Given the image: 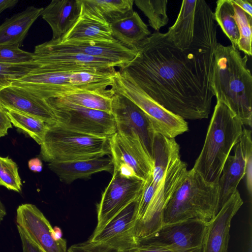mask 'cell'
<instances>
[{
  "label": "cell",
  "instance_id": "obj_1",
  "mask_svg": "<svg viewBox=\"0 0 252 252\" xmlns=\"http://www.w3.org/2000/svg\"><path fill=\"white\" fill-rule=\"evenodd\" d=\"M217 33L213 30L182 50L164 33L156 32L138 44L135 57L120 69L173 114L185 120L206 119L215 96L211 81Z\"/></svg>",
  "mask_w": 252,
  "mask_h": 252
},
{
  "label": "cell",
  "instance_id": "obj_2",
  "mask_svg": "<svg viewBox=\"0 0 252 252\" xmlns=\"http://www.w3.org/2000/svg\"><path fill=\"white\" fill-rule=\"evenodd\" d=\"M248 56L231 45L217 44L214 52L212 87L218 102L224 104L243 126L252 124V76Z\"/></svg>",
  "mask_w": 252,
  "mask_h": 252
},
{
  "label": "cell",
  "instance_id": "obj_3",
  "mask_svg": "<svg viewBox=\"0 0 252 252\" xmlns=\"http://www.w3.org/2000/svg\"><path fill=\"white\" fill-rule=\"evenodd\" d=\"M243 126L228 107L217 101L204 145L192 169L207 182L218 183L230 152L240 139Z\"/></svg>",
  "mask_w": 252,
  "mask_h": 252
},
{
  "label": "cell",
  "instance_id": "obj_4",
  "mask_svg": "<svg viewBox=\"0 0 252 252\" xmlns=\"http://www.w3.org/2000/svg\"><path fill=\"white\" fill-rule=\"evenodd\" d=\"M116 71L111 72L34 69L24 77L13 81L11 86L47 100L78 92L106 89L112 85Z\"/></svg>",
  "mask_w": 252,
  "mask_h": 252
},
{
  "label": "cell",
  "instance_id": "obj_5",
  "mask_svg": "<svg viewBox=\"0 0 252 252\" xmlns=\"http://www.w3.org/2000/svg\"><path fill=\"white\" fill-rule=\"evenodd\" d=\"M219 198L218 183L207 182L191 169L166 204L162 225L189 220L208 223L219 211Z\"/></svg>",
  "mask_w": 252,
  "mask_h": 252
},
{
  "label": "cell",
  "instance_id": "obj_6",
  "mask_svg": "<svg viewBox=\"0 0 252 252\" xmlns=\"http://www.w3.org/2000/svg\"><path fill=\"white\" fill-rule=\"evenodd\" d=\"M109 138L97 137L48 125L40 156L46 162L69 161L98 158L110 154Z\"/></svg>",
  "mask_w": 252,
  "mask_h": 252
},
{
  "label": "cell",
  "instance_id": "obj_7",
  "mask_svg": "<svg viewBox=\"0 0 252 252\" xmlns=\"http://www.w3.org/2000/svg\"><path fill=\"white\" fill-rule=\"evenodd\" d=\"M110 88L136 104L151 122L156 133L175 138L189 130L188 123L158 104L145 94L125 71H116Z\"/></svg>",
  "mask_w": 252,
  "mask_h": 252
},
{
  "label": "cell",
  "instance_id": "obj_8",
  "mask_svg": "<svg viewBox=\"0 0 252 252\" xmlns=\"http://www.w3.org/2000/svg\"><path fill=\"white\" fill-rule=\"evenodd\" d=\"M46 100L52 109L57 124L63 127L106 138H110L117 131L112 113L85 108L61 97Z\"/></svg>",
  "mask_w": 252,
  "mask_h": 252
},
{
  "label": "cell",
  "instance_id": "obj_9",
  "mask_svg": "<svg viewBox=\"0 0 252 252\" xmlns=\"http://www.w3.org/2000/svg\"><path fill=\"white\" fill-rule=\"evenodd\" d=\"M109 142L113 170L123 177L146 182L152 174L153 163L138 136L116 131Z\"/></svg>",
  "mask_w": 252,
  "mask_h": 252
},
{
  "label": "cell",
  "instance_id": "obj_10",
  "mask_svg": "<svg viewBox=\"0 0 252 252\" xmlns=\"http://www.w3.org/2000/svg\"><path fill=\"white\" fill-rule=\"evenodd\" d=\"M187 164L177 159L168 169L152 198L143 217L135 223L134 236L137 244L159 230L168 201L188 172Z\"/></svg>",
  "mask_w": 252,
  "mask_h": 252
},
{
  "label": "cell",
  "instance_id": "obj_11",
  "mask_svg": "<svg viewBox=\"0 0 252 252\" xmlns=\"http://www.w3.org/2000/svg\"><path fill=\"white\" fill-rule=\"evenodd\" d=\"M33 53L81 54L108 60L121 69L135 57L136 50L117 40L60 42L50 40L36 46Z\"/></svg>",
  "mask_w": 252,
  "mask_h": 252
},
{
  "label": "cell",
  "instance_id": "obj_12",
  "mask_svg": "<svg viewBox=\"0 0 252 252\" xmlns=\"http://www.w3.org/2000/svg\"><path fill=\"white\" fill-rule=\"evenodd\" d=\"M145 183L139 179L123 177L113 170L112 177L97 204V222L93 234L99 232L122 211L137 200Z\"/></svg>",
  "mask_w": 252,
  "mask_h": 252
},
{
  "label": "cell",
  "instance_id": "obj_13",
  "mask_svg": "<svg viewBox=\"0 0 252 252\" xmlns=\"http://www.w3.org/2000/svg\"><path fill=\"white\" fill-rule=\"evenodd\" d=\"M207 223L196 220L163 224L148 238L140 241L179 252H201Z\"/></svg>",
  "mask_w": 252,
  "mask_h": 252
},
{
  "label": "cell",
  "instance_id": "obj_14",
  "mask_svg": "<svg viewBox=\"0 0 252 252\" xmlns=\"http://www.w3.org/2000/svg\"><path fill=\"white\" fill-rule=\"evenodd\" d=\"M111 113L115 121L117 131L136 134L152 158L156 132L145 114L130 100L115 93L112 97Z\"/></svg>",
  "mask_w": 252,
  "mask_h": 252
},
{
  "label": "cell",
  "instance_id": "obj_15",
  "mask_svg": "<svg viewBox=\"0 0 252 252\" xmlns=\"http://www.w3.org/2000/svg\"><path fill=\"white\" fill-rule=\"evenodd\" d=\"M16 220L29 238L42 252H66V241L55 239L53 228L41 211L34 205L18 206Z\"/></svg>",
  "mask_w": 252,
  "mask_h": 252
},
{
  "label": "cell",
  "instance_id": "obj_16",
  "mask_svg": "<svg viewBox=\"0 0 252 252\" xmlns=\"http://www.w3.org/2000/svg\"><path fill=\"white\" fill-rule=\"evenodd\" d=\"M251 150L252 131L243 128L239 141L234 147V154L227 158L218 182L219 211L238 190L237 187L245 176L246 157Z\"/></svg>",
  "mask_w": 252,
  "mask_h": 252
},
{
  "label": "cell",
  "instance_id": "obj_17",
  "mask_svg": "<svg viewBox=\"0 0 252 252\" xmlns=\"http://www.w3.org/2000/svg\"><path fill=\"white\" fill-rule=\"evenodd\" d=\"M33 53V61L40 70H89L115 72L117 65L108 60L81 54Z\"/></svg>",
  "mask_w": 252,
  "mask_h": 252
},
{
  "label": "cell",
  "instance_id": "obj_18",
  "mask_svg": "<svg viewBox=\"0 0 252 252\" xmlns=\"http://www.w3.org/2000/svg\"><path fill=\"white\" fill-rule=\"evenodd\" d=\"M139 199V198H138ZM138 199L122 211L89 240L107 244L120 251L137 245L134 236Z\"/></svg>",
  "mask_w": 252,
  "mask_h": 252
},
{
  "label": "cell",
  "instance_id": "obj_19",
  "mask_svg": "<svg viewBox=\"0 0 252 252\" xmlns=\"http://www.w3.org/2000/svg\"><path fill=\"white\" fill-rule=\"evenodd\" d=\"M243 204L237 190L207 223L201 252H227L231 222Z\"/></svg>",
  "mask_w": 252,
  "mask_h": 252
},
{
  "label": "cell",
  "instance_id": "obj_20",
  "mask_svg": "<svg viewBox=\"0 0 252 252\" xmlns=\"http://www.w3.org/2000/svg\"><path fill=\"white\" fill-rule=\"evenodd\" d=\"M0 100L5 109L29 115L48 125L57 123L52 109L46 100L16 87L10 86L2 89L0 92Z\"/></svg>",
  "mask_w": 252,
  "mask_h": 252
},
{
  "label": "cell",
  "instance_id": "obj_21",
  "mask_svg": "<svg viewBox=\"0 0 252 252\" xmlns=\"http://www.w3.org/2000/svg\"><path fill=\"white\" fill-rule=\"evenodd\" d=\"M78 2L80 7L78 18L63 37L55 41L116 40L112 35L110 24L86 7L80 0Z\"/></svg>",
  "mask_w": 252,
  "mask_h": 252
},
{
  "label": "cell",
  "instance_id": "obj_22",
  "mask_svg": "<svg viewBox=\"0 0 252 252\" xmlns=\"http://www.w3.org/2000/svg\"><path fill=\"white\" fill-rule=\"evenodd\" d=\"M48 166L66 184H70L77 179L90 178L98 172H111L114 168L112 158L105 156L86 160L51 162Z\"/></svg>",
  "mask_w": 252,
  "mask_h": 252
},
{
  "label": "cell",
  "instance_id": "obj_23",
  "mask_svg": "<svg viewBox=\"0 0 252 252\" xmlns=\"http://www.w3.org/2000/svg\"><path fill=\"white\" fill-rule=\"evenodd\" d=\"M78 0H53L43 8L41 16L50 26L53 41H58L71 29L80 13Z\"/></svg>",
  "mask_w": 252,
  "mask_h": 252
},
{
  "label": "cell",
  "instance_id": "obj_24",
  "mask_svg": "<svg viewBox=\"0 0 252 252\" xmlns=\"http://www.w3.org/2000/svg\"><path fill=\"white\" fill-rule=\"evenodd\" d=\"M43 9L30 6L6 19L0 25V45L21 46L30 28L41 16Z\"/></svg>",
  "mask_w": 252,
  "mask_h": 252
},
{
  "label": "cell",
  "instance_id": "obj_25",
  "mask_svg": "<svg viewBox=\"0 0 252 252\" xmlns=\"http://www.w3.org/2000/svg\"><path fill=\"white\" fill-rule=\"evenodd\" d=\"M180 149L174 138L155 133L152 157L153 168L150 178L156 187L160 184L169 167L180 158Z\"/></svg>",
  "mask_w": 252,
  "mask_h": 252
},
{
  "label": "cell",
  "instance_id": "obj_26",
  "mask_svg": "<svg viewBox=\"0 0 252 252\" xmlns=\"http://www.w3.org/2000/svg\"><path fill=\"white\" fill-rule=\"evenodd\" d=\"M110 26L114 38L133 49L151 34L148 26L134 11L111 23Z\"/></svg>",
  "mask_w": 252,
  "mask_h": 252
},
{
  "label": "cell",
  "instance_id": "obj_27",
  "mask_svg": "<svg viewBox=\"0 0 252 252\" xmlns=\"http://www.w3.org/2000/svg\"><path fill=\"white\" fill-rule=\"evenodd\" d=\"M88 8L109 24L133 11L134 0H80Z\"/></svg>",
  "mask_w": 252,
  "mask_h": 252
},
{
  "label": "cell",
  "instance_id": "obj_28",
  "mask_svg": "<svg viewBox=\"0 0 252 252\" xmlns=\"http://www.w3.org/2000/svg\"><path fill=\"white\" fill-rule=\"evenodd\" d=\"M114 94L110 88H107L75 93L61 98L85 108L112 113V101Z\"/></svg>",
  "mask_w": 252,
  "mask_h": 252
},
{
  "label": "cell",
  "instance_id": "obj_29",
  "mask_svg": "<svg viewBox=\"0 0 252 252\" xmlns=\"http://www.w3.org/2000/svg\"><path fill=\"white\" fill-rule=\"evenodd\" d=\"M234 15V9L231 0H219L216 2L214 12L215 22H217L230 40L231 45L234 48L238 49L237 43L239 34Z\"/></svg>",
  "mask_w": 252,
  "mask_h": 252
},
{
  "label": "cell",
  "instance_id": "obj_30",
  "mask_svg": "<svg viewBox=\"0 0 252 252\" xmlns=\"http://www.w3.org/2000/svg\"><path fill=\"white\" fill-rule=\"evenodd\" d=\"M6 110L11 124L40 145L47 127V124L28 114L12 109Z\"/></svg>",
  "mask_w": 252,
  "mask_h": 252
},
{
  "label": "cell",
  "instance_id": "obj_31",
  "mask_svg": "<svg viewBox=\"0 0 252 252\" xmlns=\"http://www.w3.org/2000/svg\"><path fill=\"white\" fill-rule=\"evenodd\" d=\"M167 0H135L134 3L148 18L150 26L156 32L168 24Z\"/></svg>",
  "mask_w": 252,
  "mask_h": 252
},
{
  "label": "cell",
  "instance_id": "obj_32",
  "mask_svg": "<svg viewBox=\"0 0 252 252\" xmlns=\"http://www.w3.org/2000/svg\"><path fill=\"white\" fill-rule=\"evenodd\" d=\"M231 1L234 9V17L239 31L238 50L245 53L247 56H251L252 16H250L239 7L233 0H231Z\"/></svg>",
  "mask_w": 252,
  "mask_h": 252
},
{
  "label": "cell",
  "instance_id": "obj_33",
  "mask_svg": "<svg viewBox=\"0 0 252 252\" xmlns=\"http://www.w3.org/2000/svg\"><path fill=\"white\" fill-rule=\"evenodd\" d=\"M37 67V64L33 61L17 64L0 63V92Z\"/></svg>",
  "mask_w": 252,
  "mask_h": 252
},
{
  "label": "cell",
  "instance_id": "obj_34",
  "mask_svg": "<svg viewBox=\"0 0 252 252\" xmlns=\"http://www.w3.org/2000/svg\"><path fill=\"white\" fill-rule=\"evenodd\" d=\"M0 186L18 192L22 190L18 165L8 157H0Z\"/></svg>",
  "mask_w": 252,
  "mask_h": 252
},
{
  "label": "cell",
  "instance_id": "obj_35",
  "mask_svg": "<svg viewBox=\"0 0 252 252\" xmlns=\"http://www.w3.org/2000/svg\"><path fill=\"white\" fill-rule=\"evenodd\" d=\"M18 45H0V63H23L33 61V53L25 51Z\"/></svg>",
  "mask_w": 252,
  "mask_h": 252
},
{
  "label": "cell",
  "instance_id": "obj_36",
  "mask_svg": "<svg viewBox=\"0 0 252 252\" xmlns=\"http://www.w3.org/2000/svg\"><path fill=\"white\" fill-rule=\"evenodd\" d=\"M67 252H120V250L104 243L88 240L71 246Z\"/></svg>",
  "mask_w": 252,
  "mask_h": 252
},
{
  "label": "cell",
  "instance_id": "obj_37",
  "mask_svg": "<svg viewBox=\"0 0 252 252\" xmlns=\"http://www.w3.org/2000/svg\"><path fill=\"white\" fill-rule=\"evenodd\" d=\"M120 252H179L172 249L159 247L145 243L137 245L127 249L120 251Z\"/></svg>",
  "mask_w": 252,
  "mask_h": 252
},
{
  "label": "cell",
  "instance_id": "obj_38",
  "mask_svg": "<svg viewBox=\"0 0 252 252\" xmlns=\"http://www.w3.org/2000/svg\"><path fill=\"white\" fill-rule=\"evenodd\" d=\"M17 227L22 242L23 252H42L19 226L17 225Z\"/></svg>",
  "mask_w": 252,
  "mask_h": 252
},
{
  "label": "cell",
  "instance_id": "obj_39",
  "mask_svg": "<svg viewBox=\"0 0 252 252\" xmlns=\"http://www.w3.org/2000/svg\"><path fill=\"white\" fill-rule=\"evenodd\" d=\"M12 127V124L0 100V137L7 134L8 130Z\"/></svg>",
  "mask_w": 252,
  "mask_h": 252
},
{
  "label": "cell",
  "instance_id": "obj_40",
  "mask_svg": "<svg viewBox=\"0 0 252 252\" xmlns=\"http://www.w3.org/2000/svg\"><path fill=\"white\" fill-rule=\"evenodd\" d=\"M233 1L248 14L252 16V0H233Z\"/></svg>",
  "mask_w": 252,
  "mask_h": 252
},
{
  "label": "cell",
  "instance_id": "obj_41",
  "mask_svg": "<svg viewBox=\"0 0 252 252\" xmlns=\"http://www.w3.org/2000/svg\"><path fill=\"white\" fill-rule=\"evenodd\" d=\"M30 169L34 172H40L42 170V163L40 158H35L30 159L28 161Z\"/></svg>",
  "mask_w": 252,
  "mask_h": 252
},
{
  "label": "cell",
  "instance_id": "obj_42",
  "mask_svg": "<svg viewBox=\"0 0 252 252\" xmlns=\"http://www.w3.org/2000/svg\"><path fill=\"white\" fill-rule=\"evenodd\" d=\"M18 2L17 0H0V14L4 10L13 7Z\"/></svg>",
  "mask_w": 252,
  "mask_h": 252
},
{
  "label": "cell",
  "instance_id": "obj_43",
  "mask_svg": "<svg viewBox=\"0 0 252 252\" xmlns=\"http://www.w3.org/2000/svg\"><path fill=\"white\" fill-rule=\"evenodd\" d=\"M53 235L55 239L57 241L63 238L62 231L60 227L55 226L53 228Z\"/></svg>",
  "mask_w": 252,
  "mask_h": 252
},
{
  "label": "cell",
  "instance_id": "obj_44",
  "mask_svg": "<svg viewBox=\"0 0 252 252\" xmlns=\"http://www.w3.org/2000/svg\"><path fill=\"white\" fill-rule=\"evenodd\" d=\"M6 214L5 207L0 200V224L6 215Z\"/></svg>",
  "mask_w": 252,
  "mask_h": 252
}]
</instances>
